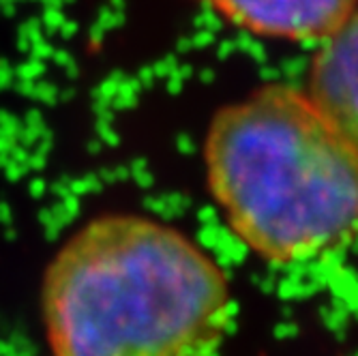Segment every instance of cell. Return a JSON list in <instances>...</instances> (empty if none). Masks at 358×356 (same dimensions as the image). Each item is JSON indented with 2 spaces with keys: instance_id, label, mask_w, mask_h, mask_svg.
<instances>
[{
  "instance_id": "277c9868",
  "label": "cell",
  "mask_w": 358,
  "mask_h": 356,
  "mask_svg": "<svg viewBox=\"0 0 358 356\" xmlns=\"http://www.w3.org/2000/svg\"><path fill=\"white\" fill-rule=\"evenodd\" d=\"M307 84L313 106L358 152V9L322 39Z\"/></svg>"
},
{
  "instance_id": "7a4b0ae2",
  "label": "cell",
  "mask_w": 358,
  "mask_h": 356,
  "mask_svg": "<svg viewBox=\"0 0 358 356\" xmlns=\"http://www.w3.org/2000/svg\"><path fill=\"white\" fill-rule=\"evenodd\" d=\"M204 161L227 225L268 262L313 260L358 236V152L305 90L266 84L223 106Z\"/></svg>"
},
{
  "instance_id": "3957f363",
  "label": "cell",
  "mask_w": 358,
  "mask_h": 356,
  "mask_svg": "<svg viewBox=\"0 0 358 356\" xmlns=\"http://www.w3.org/2000/svg\"><path fill=\"white\" fill-rule=\"evenodd\" d=\"M251 35L283 41H322L356 9L358 0H200Z\"/></svg>"
},
{
  "instance_id": "6da1fadb",
  "label": "cell",
  "mask_w": 358,
  "mask_h": 356,
  "mask_svg": "<svg viewBox=\"0 0 358 356\" xmlns=\"http://www.w3.org/2000/svg\"><path fill=\"white\" fill-rule=\"evenodd\" d=\"M50 356H215L232 292L213 257L142 215L88 221L41 287Z\"/></svg>"
}]
</instances>
